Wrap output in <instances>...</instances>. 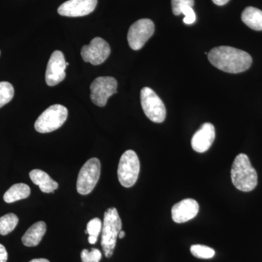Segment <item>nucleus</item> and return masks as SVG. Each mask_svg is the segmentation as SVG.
Masks as SVG:
<instances>
[{
    "mask_svg": "<svg viewBox=\"0 0 262 262\" xmlns=\"http://www.w3.org/2000/svg\"><path fill=\"white\" fill-rule=\"evenodd\" d=\"M208 58L212 65L227 73L244 72L252 64V58L248 53L229 46L213 48Z\"/></svg>",
    "mask_w": 262,
    "mask_h": 262,
    "instance_id": "1",
    "label": "nucleus"
},
{
    "mask_svg": "<svg viewBox=\"0 0 262 262\" xmlns=\"http://www.w3.org/2000/svg\"><path fill=\"white\" fill-rule=\"evenodd\" d=\"M243 22L249 28L262 31V11L253 7H248L241 15Z\"/></svg>",
    "mask_w": 262,
    "mask_h": 262,
    "instance_id": "17",
    "label": "nucleus"
},
{
    "mask_svg": "<svg viewBox=\"0 0 262 262\" xmlns=\"http://www.w3.org/2000/svg\"><path fill=\"white\" fill-rule=\"evenodd\" d=\"M125 231H120V233L118 234L119 238L122 239L125 237Z\"/></svg>",
    "mask_w": 262,
    "mask_h": 262,
    "instance_id": "30",
    "label": "nucleus"
},
{
    "mask_svg": "<svg viewBox=\"0 0 262 262\" xmlns=\"http://www.w3.org/2000/svg\"><path fill=\"white\" fill-rule=\"evenodd\" d=\"M14 96V89L8 82H0V108L9 103Z\"/></svg>",
    "mask_w": 262,
    "mask_h": 262,
    "instance_id": "20",
    "label": "nucleus"
},
{
    "mask_svg": "<svg viewBox=\"0 0 262 262\" xmlns=\"http://www.w3.org/2000/svg\"><path fill=\"white\" fill-rule=\"evenodd\" d=\"M117 82L113 77H99L91 84V99L96 106H106L108 98L116 94Z\"/></svg>",
    "mask_w": 262,
    "mask_h": 262,
    "instance_id": "9",
    "label": "nucleus"
},
{
    "mask_svg": "<svg viewBox=\"0 0 262 262\" xmlns=\"http://www.w3.org/2000/svg\"><path fill=\"white\" fill-rule=\"evenodd\" d=\"M98 0H69L58 8V13L63 16L81 17L92 13Z\"/></svg>",
    "mask_w": 262,
    "mask_h": 262,
    "instance_id": "12",
    "label": "nucleus"
},
{
    "mask_svg": "<svg viewBox=\"0 0 262 262\" xmlns=\"http://www.w3.org/2000/svg\"><path fill=\"white\" fill-rule=\"evenodd\" d=\"M101 163L97 158H91L81 168L77 182L79 194L86 195L94 190L99 180Z\"/></svg>",
    "mask_w": 262,
    "mask_h": 262,
    "instance_id": "6",
    "label": "nucleus"
},
{
    "mask_svg": "<svg viewBox=\"0 0 262 262\" xmlns=\"http://www.w3.org/2000/svg\"><path fill=\"white\" fill-rule=\"evenodd\" d=\"M140 172V162L133 150H127L119 162L117 177L122 187L130 188L137 182Z\"/></svg>",
    "mask_w": 262,
    "mask_h": 262,
    "instance_id": "5",
    "label": "nucleus"
},
{
    "mask_svg": "<svg viewBox=\"0 0 262 262\" xmlns=\"http://www.w3.org/2000/svg\"><path fill=\"white\" fill-rule=\"evenodd\" d=\"M47 230V226L42 221L34 224L29 227L22 237V243L27 247H34L39 245L42 241L43 236Z\"/></svg>",
    "mask_w": 262,
    "mask_h": 262,
    "instance_id": "15",
    "label": "nucleus"
},
{
    "mask_svg": "<svg viewBox=\"0 0 262 262\" xmlns=\"http://www.w3.org/2000/svg\"><path fill=\"white\" fill-rule=\"evenodd\" d=\"M31 180L44 193H51L58 189V184L46 172L39 169H34L29 173Z\"/></svg>",
    "mask_w": 262,
    "mask_h": 262,
    "instance_id": "16",
    "label": "nucleus"
},
{
    "mask_svg": "<svg viewBox=\"0 0 262 262\" xmlns=\"http://www.w3.org/2000/svg\"><path fill=\"white\" fill-rule=\"evenodd\" d=\"M215 138V131L213 125L210 122L203 124L192 136L191 141L192 149L196 152H206L211 148Z\"/></svg>",
    "mask_w": 262,
    "mask_h": 262,
    "instance_id": "13",
    "label": "nucleus"
},
{
    "mask_svg": "<svg viewBox=\"0 0 262 262\" xmlns=\"http://www.w3.org/2000/svg\"><path fill=\"white\" fill-rule=\"evenodd\" d=\"M101 251L96 248H92L91 250L84 249L81 252V259L82 262H99L101 260Z\"/></svg>",
    "mask_w": 262,
    "mask_h": 262,
    "instance_id": "22",
    "label": "nucleus"
},
{
    "mask_svg": "<svg viewBox=\"0 0 262 262\" xmlns=\"http://www.w3.org/2000/svg\"><path fill=\"white\" fill-rule=\"evenodd\" d=\"M111 53V48L107 42L102 38L96 37L88 46L81 50V56L84 61L93 65H100L107 59Z\"/></svg>",
    "mask_w": 262,
    "mask_h": 262,
    "instance_id": "10",
    "label": "nucleus"
},
{
    "mask_svg": "<svg viewBox=\"0 0 262 262\" xmlns=\"http://www.w3.org/2000/svg\"><path fill=\"white\" fill-rule=\"evenodd\" d=\"M155 32V24L150 19L144 18L132 24L127 33V42L134 51L141 49Z\"/></svg>",
    "mask_w": 262,
    "mask_h": 262,
    "instance_id": "8",
    "label": "nucleus"
},
{
    "mask_svg": "<svg viewBox=\"0 0 262 262\" xmlns=\"http://www.w3.org/2000/svg\"><path fill=\"white\" fill-rule=\"evenodd\" d=\"M122 227L121 219L116 208H108L105 212L103 217L101 242L106 258L113 256L114 250L116 246L117 238L122 230Z\"/></svg>",
    "mask_w": 262,
    "mask_h": 262,
    "instance_id": "3",
    "label": "nucleus"
},
{
    "mask_svg": "<svg viewBox=\"0 0 262 262\" xmlns=\"http://www.w3.org/2000/svg\"><path fill=\"white\" fill-rule=\"evenodd\" d=\"M18 218L14 213H8L0 218V234L6 235L18 225Z\"/></svg>",
    "mask_w": 262,
    "mask_h": 262,
    "instance_id": "19",
    "label": "nucleus"
},
{
    "mask_svg": "<svg viewBox=\"0 0 262 262\" xmlns=\"http://www.w3.org/2000/svg\"><path fill=\"white\" fill-rule=\"evenodd\" d=\"M29 262H50L46 258H34Z\"/></svg>",
    "mask_w": 262,
    "mask_h": 262,
    "instance_id": "29",
    "label": "nucleus"
},
{
    "mask_svg": "<svg viewBox=\"0 0 262 262\" xmlns=\"http://www.w3.org/2000/svg\"><path fill=\"white\" fill-rule=\"evenodd\" d=\"M8 258V254L6 248L3 245L0 244V262H7Z\"/></svg>",
    "mask_w": 262,
    "mask_h": 262,
    "instance_id": "26",
    "label": "nucleus"
},
{
    "mask_svg": "<svg viewBox=\"0 0 262 262\" xmlns=\"http://www.w3.org/2000/svg\"><path fill=\"white\" fill-rule=\"evenodd\" d=\"M67 117L68 110L65 106L53 105L39 115L34 124V128L41 134L53 132L64 124Z\"/></svg>",
    "mask_w": 262,
    "mask_h": 262,
    "instance_id": "4",
    "label": "nucleus"
},
{
    "mask_svg": "<svg viewBox=\"0 0 262 262\" xmlns=\"http://www.w3.org/2000/svg\"><path fill=\"white\" fill-rule=\"evenodd\" d=\"M141 103L143 111L151 121L161 123L166 117L165 104L156 93L150 88H144L141 91Z\"/></svg>",
    "mask_w": 262,
    "mask_h": 262,
    "instance_id": "7",
    "label": "nucleus"
},
{
    "mask_svg": "<svg viewBox=\"0 0 262 262\" xmlns=\"http://www.w3.org/2000/svg\"><path fill=\"white\" fill-rule=\"evenodd\" d=\"M199 208V204L195 200L191 198L183 200L172 208V219L176 223H185L198 215Z\"/></svg>",
    "mask_w": 262,
    "mask_h": 262,
    "instance_id": "14",
    "label": "nucleus"
},
{
    "mask_svg": "<svg viewBox=\"0 0 262 262\" xmlns=\"http://www.w3.org/2000/svg\"><path fill=\"white\" fill-rule=\"evenodd\" d=\"M181 14L185 15L184 18V24H192L196 20V15L192 7L184 6L181 9Z\"/></svg>",
    "mask_w": 262,
    "mask_h": 262,
    "instance_id": "25",
    "label": "nucleus"
},
{
    "mask_svg": "<svg viewBox=\"0 0 262 262\" xmlns=\"http://www.w3.org/2000/svg\"><path fill=\"white\" fill-rule=\"evenodd\" d=\"M102 222L98 218H94L90 221L87 225V229L85 233L89 234V236H94L98 237L102 230Z\"/></svg>",
    "mask_w": 262,
    "mask_h": 262,
    "instance_id": "23",
    "label": "nucleus"
},
{
    "mask_svg": "<svg viewBox=\"0 0 262 262\" xmlns=\"http://www.w3.org/2000/svg\"><path fill=\"white\" fill-rule=\"evenodd\" d=\"M194 0H171L172 10L174 15L181 14V9L184 6L193 7Z\"/></svg>",
    "mask_w": 262,
    "mask_h": 262,
    "instance_id": "24",
    "label": "nucleus"
},
{
    "mask_svg": "<svg viewBox=\"0 0 262 262\" xmlns=\"http://www.w3.org/2000/svg\"><path fill=\"white\" fill-rule=\"evenodd\" d=\"M67 67L63 53L59 51L53 52L46 69V81L48 85L52 87L64 80Z\"/></svg>",
    "mask_w": 262,
    "mask_h": 262,
    "instance_id": "11",
    "label": "nucleus"
},
{
    "mask_svg": "<svg viewBox=\"0 0 262 262\" xmlns=\"http://www.w3.org/2000/svg\"><path fill=\"white\" fill-rule=\"evenodd\" d=\"M231 179L234 187L242 192H251L257 186V173L247 155L236 157L231 169Z\"/></svg>",
    "mask_w": 262,
    "mask_h": 262,
    "instance_id": "2",
    "label": "nucleus"
},
{
    "mask_svg": "<svg viewBox=\"0 0 262 262\" xmlns=\"http://www.w3.org/2000/svg\"><path fill=\"white\" fill-rule=\"evenodd\" d=\"M98 237H94V236H89V244L94 245L97 242Z\"/></svg>",
    "mask_w": 262,
    "mask_h": 262,
    "instance_id": "28",
    "label": "nucleus"
},
{
    "mask_svg": "<svg viewBox=\"0 0 262 262\" xmlns=\"http://www.w3.org/2000/svg\"><path fill=\"white\" fill-rule=\"evenodd\" d=\"M31 189L27 184L20 183L15 184L5 193L4 201L7 203H14V202L26 199L30 195Z\"/></svg>",
    "mask_w": 262,
    "mask_h": 262,
    "instance_id": "18",
    "label": "nucleus"
},
{
    "mask_svg": "<svg viewBox=\"0 0 262 262\" xmlns=\"http://www.w3.org/2000/svg\"><path fill=\"white\" fill-rule=\"evenodd\" d=\"M212 1L214 4L219 5V6H222V5H225L229 3V0H212Z\"/></svg>",
    "mask_w": 262,
    "mask_h": 262,
    "instance_id": "27",
    "label": "nucleus"
},
{
    "mask_svg": "<svg viewBox=\"0 0 262 262\" xmlns=\"http://www.w3.org/2000/svg\"><path fill=\"white\" fill-rule=\"evenodd\" d=\"M191 253L194 257L209 259L215 256V251L213 248L203 245H193L190 248Z\"/></svg>",
    "mask_w": 262,
    "mask_h": 262,
    "instance_id": "21",
    "label": "nucleus"
}]
</instances>
